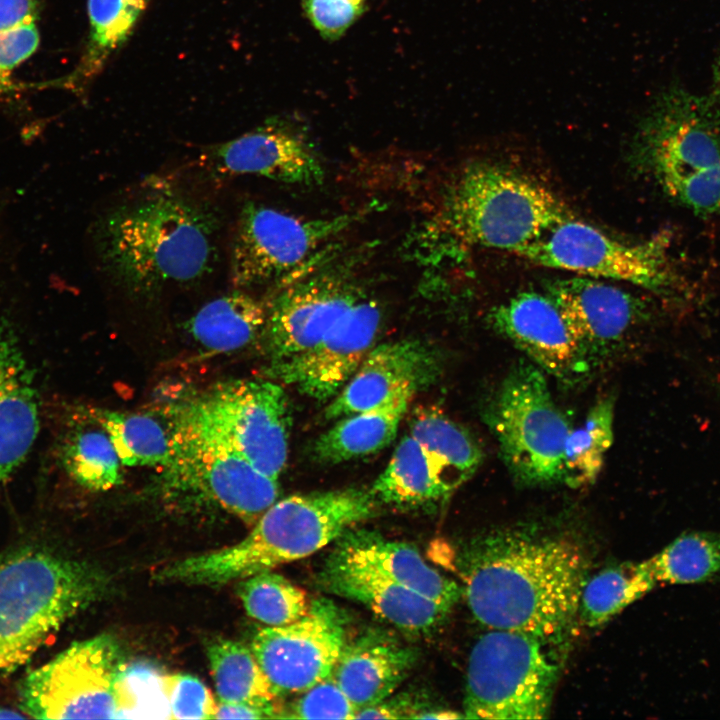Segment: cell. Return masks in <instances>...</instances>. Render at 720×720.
<instances>
[{
  "label": "cell",
  "instance_id": "f35d334b",
  "mask_svg": "<svg viewBox=\"0 0 720 720\" xmlns=\"http://www.w3.org/2000/svg\"><path fill=\"white\" fill-rule=\"evenodd\" d=\"M305 16L326 40H337L366 9L367 0H301Z\"/></svg>",
  "mask_w": 720,
  "mask_h": 720
},
{
  "label": "cell",
  "instance_id": "d4e9b609",
  "mask_svg": "<svg viewBox=\"0 0 720 720\" xmlns=\"http://www.w3.org/2000/svg\"><path fill=\"white\" fill-rule=\"evenodd\" d=\"M415 394L407 391L378 407L342 417L315 441V460L337 464L381 451L396 437Z\"/></svg>",
  "mask_w": 720,
  "mask_h": 720
},
{
  "label": "cell",
  "instance_id": "3957f363",
  "mask_svg": "<svg viewBox=\"0 0 720 720\" xmlns=\"http://www.w3.org/2000/svg\"><path fill=\"white\" fill-rule=\"evenodd\" d=\"M370 490L356 488L291 495L272 504L236 544L175 560L160 582L220 586L305 558L335 542L379 510Z\"/></svg>",
  "mask_w": 720,
  "mask_h": 720
},
{
  "label": "cell",
  "instance_id": "1f68e13d",
  "mask_svg": "<svg viewBox=\"0 0 720 720\" xmlns=\"http://www.w3.org/2000/svg\"><path fill=\"white\" fill-rule=\"evenodd\" d=\"M657 584L646 561L605 569L583 586L578 615L589 627H597L641 598Z\"/></svg>",
  "mask_w": 720,
  "mask_h": 720
},
{
  "label": "cell",
  "instance_id": "7c38bea8",
  "mask_svg": "<svg viewBox=\"0 0 720 720\" xmlns=\"http://www.w3.org/2000/svg\"><path fill=\"white\" fill-rule=\"evenodd\" d=\"M362 213L305 219L253 202L237 220L230 248V280L237 289L296 274L318 248L349 227Z\"/></svg>",
  "mask_w": 720,
  "mask_h": 720
},
{
  "label": "cell",
  "instance_id": "7402d4cb",
  "mask_svg": "<svg viewBox=\"0 0 720 720\" xmlns=\"http://www.w3.org/2000/svg\"><path fill=\"white\" fill-rule=\"evenodd\" d=\"M39 424L34 372L14 333L0 319V486L27 458Z\"/></svg>",
  "mask_w": 720,
  "mask_h": 720
},
{
  "label": "cell",
  "instance_id": "6da1fadb",
  "mask_svg": "<svg viewBox=\"0 0 720 720\" xmlns=\"http://www.w3.org/2000/svg\"><path fill=\"white\" fill-rule=\"evenodd\" d=\"M463 595L489 629L560 640L574 623L587 560L573 540L534 531H492L468 541L455 560Z\"/></svg>",
  "mask_w": 720,
  "mask_h": 720
},
{
  "label": "cell",
  "instance_id": "4dcf8cb0",
  "mask_svg": "<svg viewBox=\"0 0 720 720\" xmlns=\"http://www.w3.org/2000/svg\"><path fill=\"white\" fill-rule=\"evenodd\" d=\"M126 466H167L174 450V423L151 414L91 410Z\"/></svg>",
  "mask_w": 720,
  "mask_h": 720
},
{
  "label": "cell",
  "instance_id": "f1b7e54d",
  "mask_svg": "<svg viewBox=\"0 0 720 720\" xmlns=\"http://www.w3.org/2000/svg\"><path fill=\"white\" fill-rule=\"evenodd\" d=\"M409 434L422 446L451 492L468 480L482 463L483 451L477 440L438 408L416 410Z\"/></svg>",
  "mask_w": 720,
  "mask_h": 720
},
{
  "label": "cell",
  "instance_id": "4fadbf2b",
  "mask_svg": "<svg viewBox=\"0 0 720 720\" xmlns=\"http://www.w3.org/2000/svg\"><path fill=\"white\" fill-rule=\"evenodd\" d=\"M190 405L258 470L278 479L287 462L291 426L289 401L280 385L230 381Z\"/></svg>",
  "mask_w": 720,
  "mask_h": 720
},
{
  "label": "cell",
  "instance_id": "cb8c5ba5",
  "mask_svg": "<svg viewBox=\"0 0 720 720\" xmlns=\"http://www.w3.org/2000/svg\"><path fill=\"white\" fill-rule=\"evenodd\" d=\"M417 659L416 649L386 633L370 631L346 641L332 675L358 711L388 698Z\"/></svg>",
  "mask_w": 720,
  "mask_h": 720
},
{
  "label": "cell",
  "instance_id": "ab89813d",
  "mask_svg": "<svg viewBox=\"0 0 720 720\" xmlns=\"http://www.w3.org/2000/svg\"><path fill=\"white\" fill-rule=\"evenodd\" d=\"M39 40L35 23L0 32V75L9 73L30 57L37 49Z\"/></svg>",
  "mask_w": 720,
  "mask_h": 720
},
{
  "label": "cell",
  "instance_id": "ffe728a7",
  "mask_svg": "<svg viewBox=\"0 0 720 720\" xmlns=\"http://www.w3.org/2000/svg\"><path fill=\"white\" fill-rule=\"evenodd\" d=\"M217 171L226 175H256L292 184H320L324 167L307 136L284 123H271L206 152Z\"/></svg>",
  "mask_w": 720,
  "mask_h": 720
},
{
  "label": "cell",
  "instance_id": "f546056e",
  "mask_svg": "<svg viewBox=\"0 0 720 720\" xmlns=\"http://www.w3.org/2000/svg\"><path fill=\"white\" fill-rule=\"evenodd\" d=\"M151 0H88L89 35L80 62L65 79L80 89L93 80L129 40Z\"/></svg>",
  "mask_w": 720,
  "mask_h": 720
},
{
  "label": "cell",
  "instance_id": "5bb4252c",
  "mask_svg": "<svg viewBox=\"0 0 720 720\" xmlns=\"http://www.w3.org/2000/svg\"><path fill=\"white\" fill-rule=\"evenodd\" d=\"M279 287L266 305L262 333L269 365L313 347L367 295L352 274L333 267L291 277Z\"/></svg>",
  "mask_w": 720,
  "mask_h": 720
},
{
  "label": "cell",
  "instance_id": "bcb514c9",
  "mask_svg": "<svg viewBox=\"0 0 720 720\" xmlns=\"http://www.w3.org/2000/svg\"><path fill=\"white\" fill-rule=\"evenodd\" d=\"M714 92H717L720 94V58L719 61L716 64V68L714 70Z\"/></svg>",
  "mask_w": 720,
  "mask_h": 720
},
{
  "label": "cell",
  "instance_id": "74e56055",
  "mask_svg": "<svg viewBox=\"0 0 720 720\" xmlns=\"http://www.w3.org/2000/svg\"><path fill=\"white\" fill-rule=\"evenodd\" d=\"M171 719H214L216 703L198 678L187 674L165 676Z\"/></svg>",
  "mask_w": 720,
  "mask_h": 720
},
{
  "label": "cell",
  "instance_id": "44dd1931",
  "mask_svg": "<svg viewBox=\"0 0 720 720\" xmlns=\"http://www.w3.org/2000/svg\"><path fill=\"white\" fill-rule=\"evenodd\" d=\"M322 588L357 601L396 628L425 635L438 628L450 610L376 570L331 551L318 576Z\"/></svg>",
  "mask_w": 720,
  "mask_h": 720
},
{
  "label": "cell",
  "instance_id": "30bf717a",
  "mask_svg": "<svg viewBox=\"0 0 720 720\" xmlns=\"http://www.w3.org/2000/svg\"><path fill=\"white\" fill-rule=\"evenodd\" d=\"M125 668L111 635L74 642L24 677L18 689L20 708L35 719L121 718Z\"/></svg>",
  "mask_w": 720,
  "mask_h": 720
},
{
  "label": "cell",
  "instance_id": "484cf974",
  "mask_svg": "<svg viewBox=\"0 0 720 720\" xmlns=\"http://www.w3.org/2000/svg\"><path fill=\"white\" fill-rule=\"evenodd\" d=\"M59 458L67 474L89 490L106 491L123 480L116 450L90 410L71 415L60 438Z\"/></svg>",
  "mask_w": 720,
  "mask_h": 720
},
{
  "label": "cell",
  "instance_id": "2e32d148",
  "mask_svg": "<svg viewBox=\"0 0 720 720\" xmlns=\"http://www.w3.org/2000/svg\"><path fill=\"white\" fill-rule=\"evenodd\" d=\"M381 321L378 302L366 295L317 344L267 373L320 402L334 398L373 348Z\"/></svg>",
  "mask_w": 720,
  "mask_h": 720
},
{
  "label": "cell",
  "instance_id": "8fae6325",
  "mask_svg": "<svg viewBox=\"0 0 720 720\" xmlns=\"http://www.w3.org/2000/svg\"><path fill=\"white\" fill-rule=\"evenodd\" d=\"M517 255L543 267L628 282L656 293H669L679 282L664 233L627 242L575 216L556 224Z\"/></svg>",
  "mask_w": 720,
  "mask_h": 720
},
{
  "label": "cell",
  "instance_id": "9c48e42d",
  "mask_svg": "<svg viewBox=\"0 0 720 720\" xmlns=\"http://www.w3.org/2000/svg\"><path fill=\"white\" fill-rule=\"evenodd\" d=\"M546 644L516 631L483 634L468 659L464 718H546L559 674Z\"/></svg>",
  "mask_w": 720,
  "mask_h": 720
},
{
  "label": "cell",
  "instance_id": "ee69618b",
  "mask_svg": "<svg viewBox=\"0 0 720 720\" xmlns=\"http://www.w3.org/2000/svg\"><path fill=\"white\" fill-rule=\"evenodd\" d=\"M463 717V714H458L451 710L432 709L420 712L414 719H455Z\"/></svg>",
  "mask_w": 720,
  "mask_h": 720
},
{
  "label": "cell",
  "instance_id": "8992f818",
  "mask_svg": "<svg viewBox=\"0 0 720 720\" xmlns=\"http://www.w3.org/2000/svg\"><path fill=\"white\" fill-rule=\"evenodd\" d=\"M107 582L86 563L39 547L0 560V672L10 674L71 617L100 599Z\"/></svg>",
  "mask_w": 720,
  "mask_h": 720
},
{
  "label": "cell",
  "instance_id": "52a82bcc",
  "mask_svg": "<svg viewBox=\"0 0 720 720\" xmlns=\"http://www.w3.org/2000/svg\"><path fill=\"white\" fill-rule=\"evenodd\" d=\"M174 450L166 491L186 504L213 505L254 525L277 501L279 485L205 423L190 404L171 410Z\"/></svg>",
  "mask_w": 720,
  "mask_h": 720
},
{
  "label": "cell",
  "instance_id": "603a6c76",
  "mask_svg": "<svg viewBox=\"0 0 720 720\" xmlns=\"http://www.w3.org/2000/svg\"><path fill=\"white\" fill-rule=\"evenodd\" d=\"M335 542L332 552L368 566L450 611L463 596L462 587L427 564L408 543L365 529H349Z\"/></svg>",
  "mask_w": 720,
  "mask_h": 720
},
{
  "label": "cell",
  "instance_id": "836d02e7",
  "mask_svg": "<svg viewBox=\"0 0 720 720\" xmlns=\"http://www.w3.org/2000/svg\"><path fill=\"white\" fill-rule=\"evenodd\" d=\"M614 404L612 396L601 397L568 435L563 457V482L568 486L577 488L597 479L613 442Z\"/></svg>",
  "mask_w": 720,
  "mask_h": 720
},
{
  "label": "cell",
  "instance_id": "4316f807",
  "mask_svg": "<svg viewBox=\"0 0 720 720\" xmlns=\"http://www.w3.org/2000/svg\"><path fill=\"white\" fill-rule=\"evenodd\" d=\"M266 305L236 289L202 306L186 323L194 341L208 353L239 350L262 336Z\"/></svg>",
  "mask_w": 720,
  "mask_h": 720
},
{
  "label": "cell",
  "instance_id": "d6986e66",
  "mask_svg": "<svg viewBox=\"0 0 720 720\" xmlns=\"http://www.w3.org/2000/svg\"><path fill=\"white\" fill-rule=\"evenodd\" d=\"M492 327L545 373L570 381L587 368L556 303L546 293L522 291L494 307Z\"/></svg>",
  "mask_w": 720,
  "mask_h": 720
},
{
  "label": "cell",
  "instance_id": "9a60e30c",
  "mask_svg": "<svg viewBox=\"0 0 720 720\" xmlns=\"http://www.w3.org/2000/svg\"><path fill=\"white\" fill-rule=\"evenodd\" d=\"M347 619L332 601H311L301 619L269 626L251 649L276 694L302 693L330 675L346 643Z\"/></svg>",
  "mask_w": 720,
  "mask_h": 720
},
{
  "label": "cell",
  "instance_id": "f6af8a7d",
  "mask_svg": "<svg viewBox=\"0 0 720 720\" xmlns=\"http://www.w3.org/2000/svg\"><path fill=\"white\" fill-rule=\"evenodd\" d=\"M28 717L27 715L20 714L11 709L0 708V719H23Z\"/></svg>",
  "mask_w": 720,
  "mask_h": 720
},
{
  "label": "cell",
  "instance_id": "e0dca14e",
  "mask_svg": "<svg viewBox=\"0 0 720 720\" xmlns=\"http://www.w3.org/2000/svg\"><path fill=\"white\" fill-rule=\"evenodd\" d=\"M546 293L562 313L587 368L615 352L643 311L631 293L597 278H558Z\"/></svg>",
  "mask_w": 720,
  "mask_h": 720
},
{
  "label": "cell",
  "instance_id": "277c9868",
  "mask_svg": "<svg viewBox=\"0 0 720 720\" xmlns=\"http://www.w3.org/2000/svg\"><path fill=\"white\" fill-rule=\"evenodd\" d=\"M574 216L550 188L518 171L472 164L450 182L437 214L418 232L428 258L448 240L518 254Z\"/></svg>",
  "mask_w": 720,
  "mask_h": 720
},
{
  "label": "cell",
  "instance_id": "d590c367",
  "mask_svg": "<svg viewBox=\"0 0 720 720\" xmlns=\"http://www.w3.org/2000/svg\"><path fill=\"white\" fill-rule=\"evenodd\" d=\"M236 591L247 614L268 626L291 624L311 605L303 589L271 570L239 580Z\"/></svg>",
  "mask_w": 720,
  "mask_h": 720
},
{
  "label": "cell",
  "instance_id": "ba28073f",
  "mask_svg": "<svg viewBox=\"0 0 720 720\" xmlns=\"http://www.w3.org/2000/svg\"><path fill=\"white\" fill-rule=\"evenodd\" d=\"M484 419L514 480L524 486L563 482L572 425L553 400L545 372L520 361L490 396Z\"/></svg>",
  "mask_w": 720,
  "mask_h": 720
},
{
  "label": "cell",
  "instance_id": "83f0119b",
  "mask_svg": "<svg viewBox=\"0 0 720 720\" xmlns=\"http://www.w3.org/2000/svg\"><path fill=\"white\" fill-rule=\"evenodd\" d=\"M370 492L380 504L403 509L432 507L452 493L422 446L410 434L397 445Z\"/></svg>",
  "mask_w": 720,
  "mask_h": 720
},
{
  "label": "cell",
  "instance_id": "5b68a950",
  "mask_svg": "<svg viewBox=\"0 0 720 720\" xmlns=\"http://www.w3.org/2000/svg\"><path fill=\"white\" fill-rule=\"evenodd\" d=\"M641 168L697 216L720 214V94L672 87L659 94L637 134Z\"/></svg>",
  "mask_w": 720,
  "mask_h": 720
},
{
  "label": "cell",
  "instance_id": "d6a6232c",
  "mask_svg": "<svg viewBox=\"0 0 720 720\" xmlns=\"http://www.w3.org/2000/svg\"><path fill=\"white\" fill-rule=\"evenodd\" d=\"M206 650L219 701L271 702L278 697L251 648L216 639Z\"/></svg>",
  "mask_w": 720,
  "mask_h": 720
},
{
  "label": "cell",
  "instance_id": "60d3db41",
  "mask_svg": "<svg viewBox=\"0 0 720 720\" xmlns=\"http://www.w3.org/2000/svg\"><path fill=\"white\" fill-rule=\"evenodd\" d=\"M421 708V703L411 696L399 695L359 709L354 719H414L423 711Z\"/></svg>",
  "mask_w": 720,
  "mask_h": 720
},
{
  "label": "cell",
  "instance_id": "b9f144b4",
  "mask_svg": "<svg viewBox=\"0 0 720 720\" xmlns=\"http://www.w3.org/2000/svg\"><path fill=\"white\" fill-rule=\"evenodd\" d=\"M279 718V710L271 702H224L216 704L214 719Z\"/></svg>",
  "mask_w": 720,
  "mask_h": 720
},
{
  "label": "cell",
  "instance_id": "8d00e7d4",
  "mask_svg": "<svg viewBox=\"0 0 720 720\" xmlns=\"http://www.w3.org/2000/svg\"><path fill=\"white\" fill-rule=\"evenodd\" d=\"M356 713L357 708L331 673L303 691L281 718L354 719Z\"/></svg>",
  "mask_w": 720,
  "mask_h": 720
},
{
  "label": "cell",
  "instance_id": "7a4b0ae2",
  "mask_svg": "<svg viewBox=\"0 0 720 720\" xmlns=\"http://www.w3.org/2000/svg\"><path fill=\"white\" fill-rule=\"evenodd\" d=\"M218 224L207 205L158 184L100 217L94 231L97 259L123 290L153 296L212 272Z\"/></svg>",
  "mask_w": 720,
  "mask_h": 720
},
{
  "label": "cell",
  "instance_id": "ac0fdd59",
  "mask_svg": "<svg viewBox=\"0 0 720 720\" xmlns=\"http://www.w3.org/2000/svg\"><path fill=\"white\" fill-rule=\"evenodd\" d=\"M437 352L419 340L373 347L349 381L325 409L328 420L378 407L401 393L419 392L439 377Z\"/></svg>",
  "mask_w": 720,
  "mask_h": 720
},
{
  "label": "cell",
  "instance_id": "7bdbcfd3",
  "mask_svg": "<svg viewBox=\"0 0 720 720\" xmlns=\"http://www.w3.org/2000/svg\"><path fill=\"white\" fill-rule=\"evenodd\" d=\"M37 16L35 0H0V32L35 23Z\"/></svg>",
  "mask_w": 720,
  "mask_h": 720
},
{
  "label": "cell",
  "instance_id": "e575fe53",
  "mask_svg": "<svg viewBox=\"0 0 720 720\" xmlns=\"http://www.w3.org/2000/svg\"><path fill=\"white\" fill-rule=\"evenodd\" d=\"M646 563L657 583L707 581L720 574V533L682 534Z\"/></svg>",
  "mask_w": 720,
  "mask_h": 720
}]
</instances>
